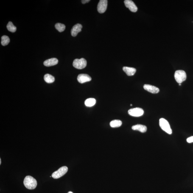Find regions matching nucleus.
Segmentation results:
<instances>
[{
	"mask_svg": "<svg viewBox=\"0 0 193 193\" xmlns=\"http://www.w3.org/2000/svg\"><path fill=\"white\" fill-rule=\"evenodd\" d=\"M7 28L8 30L10 32L14 33L16 32L17 29L16 26L14 25L11 22H9L7 25Z\"/></svg>",
	"mask_w": 193,
	"mask_h": 193,
	"instance_id": "a211bd4d",
	"label": "nucleus"
},
{
	"mask_svg": "<svg viewBox=\"0 0 193 193\" xmlns=\"http://www.w3.org/2000/svg\"><path fill=\"white\" fill-rule=\"evenodd\" d=\"M122 124V122L119 120H114L110 123V127L112 128H117L120 127Z\"/></svg>",
	"mask_w": 193,
	"mask_h": 193,
	"instance_id": "dca6fc26",
	"label": "nucleus"
},
{
	"mask_svg": "<svg viewBox=\"0 0 193 193\" xmlns=\"http://www.w3.org/2000/svg\"><path fill=\"white\" fill-rule=\"evenodd\" d=\"M159 124L160 127L163 131L169 135L172 134V129L167 120L161 118L159 120Z\"/></svg>",
	"mask_w": 193,
	"mask_h": 193,
	"instance_id": "f03ea898",
	"label": "nucleus"
},
{
	"mask_svg": "<svg viewBox=\"0 0 193 193\" xmlns=\"http://www.w3.org/2000/svg\"><path fill=\"white\" fill-rule=\"evenodd\" d=\"M124 4L126 7L128 8L131 11L133 12H136L137 11V7L131 0H125L124 1Z\"/></svg>",
	"mask_w": 193,
	"mask_h": 193,
	"instance_id": "6e6552de",
	"label": "nucleus"
},
{
	"mask_svg": "<svg viewBox=\"0 0 193 193\" xmlns=\"http://www.w3.org/2000/svg\"><path fill=\"white\" fill-rule=\"evenodd\" d=\"M91 79V77L87 74H80L77 77V80L81 83H83L85 82L90 81Z\"/></svg>",
	"mask_w": 193,
	"mask_h": 193,
	"instance_id": "1a4fd4ad",
	"label": "nucleus"
},
{
	"mask_svg": "<svg viewBox=\"0 0 193 193\" xmlns=\"http://www.w3.org/2000/svg\"><path fill=\"white\" fill-rule=\"evenodd\" d=\"M58 62V60L57 58H52L45 60L44 65L46 67H50L57 65Z\"/></svg>",
	"mask_w": 193,
	"mask_h": 193,
	"instance_id": "f8f14e48",
	"label": "nucleus"
},
{
	"mask_svg": "<svg viewBox=\"0 0 193 193\" xmlns=\"http://www.w3.org/2000/svg\"><path fill=\"white\" fill-rule=\"evenodd\" d=\"M23 183L26 187L29 190L35 189L37 185L36 180L30 176H26L24 178Z\"/></svg>",
	"mask_w": 193,
	"mask_h": 193,
	"instance_id": "f257e3e1",
	"label": "nucleus"
},
{
	"mask_svg": "<svg viewBox=\"0 0 193 193\" xmlns=\"http://www.w3.org/2000/svg\"><path fill=\"white\" fill-rule=\"evenodd\" d=\"M96 103V100L93 98L87 99L85 102V105L88 107L93 106L95 105Z\"/></svg>",
	"mask_w": 193,
	"mask_h": 193,
	"instance_id": "2eb2a0df",
	"label": "nucleus"
},
{
	"mask_svg": "<svg viewBox=\"0 0 193 193\" xmlns=\"http://www.w3.org/2000/svg\"><path fill=\"white\" fill-rule=\"evenodd\" d=\"M132 128L133 130L138 131L142 133H144L147 130V128L146 126L140 124L133 126Z\"/></svg>",
	"mask_w": 193,
	"mask_h": 193,
	"instance_id": "4468645a",
	"label": "nucleus"
},
{
	"mask_svg": "<svg viewBox=\"0 0 193 193\" xmlns=\"http://www.w3.org/2000/svg\"><path fill=\"white\" fill-rule=\"evenodd\" d=\"M90 1V0H82V2L83 4H85L86 3L89 2Z\"/></svg>",
	"mask_w": 193,
	"mask_h": 193,
	"instance_id": "4be33fe9",
	"label": "nucleus"
},
{
	"mask_svg": "<svg viewBox=\"0 0 193 193\" xmlns=\"http://www.w3.org/2000/svg\"><path fill=\"white\" fill-rule=\"evenodd\" d=\"M68 171V168L67 166H64L60 167L58 170L53 173L52 176L54 179H58L63 176Z\"/></svg>",
	"mask_w": 193,
	"mask_h": 193,
	"instance_id": "39448f33",
	"label": "nucleus"
},
{
	"mask_svg": "<svg viewBox=\"0 0 193 193\" xmlns=\"http://www.w3.org/2000/svg\"><path fill=\"white\" fill-rule=\"evenodd\" d=\"M128 113L130 116L138 117L144 115V111L140 108H135L129 110Z\"/></svg>",
	"mask_w": 193,
	"mask_h": 193,
	"instance_id": "423d86ee",
	"label": "nucleus"
},
{
	"mask_svg": "<svg viewBox=\"0 0 193 193\" xmlns=\"http://www.w3.org/2000/svg\"><path fill=\"white\" fill-rule=\"evenodd\" d=\"M44 78L45 81L47 83H53L55 80V79H54L53 76L48 74H45Z\"/></svg>",
	"mask_w": 193,
	"mask_h": 193,
	"instance_id": "f3484780",
	"label": "nucleus"
},
{
	"mask_svg": "<svg viewBox=\"0 0 193 193\" xmlns=\"http://www.w3.org/2000/svg\"><path fill=\"white\" fill-rule=\"evenodd\" d=\"M55 26L56 28L60 32H63L66 28V26L65 25L60 23H57Z\"/></svg>",
	"mask_w": 193,
	"mask_h": 193,
	"instance_id": "aec40b11",
	"label": "nucleus"
},
{
	"mask_svg": "<svg viewBox=\"0 0 193 193\" xmlns=\"http://www.w3.org/2000/svg\"><path fill=\"white\" fill-rule=\"evenodd\" d=\"M68 193H73L72 192H71V191H69V192H68Z\"/></svg>",
	"mask_w": 193,
	"mask_h": 193,
	"instance_id": "b1692460",
	"label": "nucleus"
},
{
	"mask_svg": "<svg viewBox=\"0 0 193 193\" xmlns=\"http://www.w3.org/2000/svg\"><path fill=\"white\" fill-rule=\"evenodd\" d=\"M144 88L146 91L149 92L153 93V94L158 93L160 91L159 89L158 88L150 85H147V84L144 85Z\"/></svg>",
	"mask_w": 193,
	"mask_h": 193,
	"instance_id": "9d476101",
	"label": "nucleus"
},
{
	"mask_svg": "<svg viewBox=\"0 0 193 193\" xmlns=\"http://www.w3.org/2000/svg\"><path fill=\"white\" fill-rule=\"evenodd\" d=\"M107 0H100L97 6L98 12L100 13H103L106 12L107 7Z\"/></svg>",
	"mask_w": 193,
	"mask_h": 193,
	"instance_id": "0eeeda50",
	"label": "nucleus"
},
{
	"mask_svg": "<svg viewBox=\"0 0 193 193\" xmlns=\"http://www.w3.org/2000/svg\"><path fill=\"white\" fill-rule=\"evenodd\" d=\"M179 85H181V84L180 83L179 84Z\"/></svg>",
	"mask_w": 193,
	"mask_h": 193,
	"instance_id": "393cba45",
	"label": "nucleus"
},
{
	"mask_svg": "<svg viewBox=\"0 0 193 193\" xmlns=\"http://www.w3.org/2000/svg\"><path fill=\"white\" fill-rule=\"evenodd\" d=\"M174 77L177 83H181L186 80V74L184 71L177 70L175 72Z\"/></svg>",
	"mask_w": 193,
	"mask_h": 193,
	"instance_id": "7ed1b4c3",
	"label": "nucleus"
},
{
	"mask_svg": "<svg viewBox=\"0 0 193 193\" xmlns=\"http://www.w3.org/2000/svg\"><path fill=\"white\" fill-rule=\"evenodd\" d=\"M123 70L128 76L134 75L136 71V69L135 68L128 67H124L123 68Z\"/></svg>",
	"mask_w": 193,
	"mask_h": 193,
	"instance_id": "ddd939ff",
	"label": "nucleus"
},
{
	"mask_svg": "<svg viewBox=\"0 0 193 193\" xmlns=\"http://www.w3.org/2000/svg\"><path fill=\"white\" fill-rule=\"evenodd\" d=\"M87 62L85 59H76L73 62V65L74 67L78 69H82L86 67Z\"/></svg>",
	"mask_w": 193,
	"mask_h": 193,
	"instance_id": "20e7f679",
	"label": "nucleus"
},
{
	"mask_svg": "<svg viewBox=\"0 0 193 193\" xmlns=\"http://www.w3.org/2000/svg\"><path fill=\"white\" fill-rule=\"evenodd\" d=\"M1 44L3 46H7L10 42V39L8 36L3 35L1 37Z\"/></svg>",
	"mask_w": 193,
	"mask_h": 193,
	"instance_id": "6ab92c4d",
	"label": "nucleus"
},
{
	"mask_svg": "<svg viewBox=\"0 0 193 193\" xmlns=\"http://www.w3.org/2000/svg\"><path fill=\"white\" fill-rule=\"evenodd\" d=\"M82 26L80 24H77L73 26L71 31L72 35L73 37H76L78 34L82 31Z\"/></svg>",
	"mask_w": 193,
	"mask_h": 193,
	"instance_id": "9b49d317",
	"label": "nucleus"
},
{
	"mask_svg": "<svg viewBox=\"0 0 193 193\" xmlns=\"http://www.w3.org/2000/svg\"><path fill=\"white\" fill-rule=\"evenodd\" d=\"M1 164V159H0V164Z\"/></svg>",
	"mask_w": 193,
	"mask_h": 193,
	"instance_id": "5701e85b",
	"label": "nucleus"
},
{
	"mask_svg": "<svg viewBox=\"0 0 193 193\" xmlns=\"http://www.w3.org/2000/svg\"><path fill=\"white\" fill-rule=\"evenodd\" d=\"M187 141L188 143H191L193 142V136H191L187 139Z\"/></svg>",
	"mask_w": 193,
	"mask_h": 193,
	"instance_id": "412c9836",
	"label": "nucleus"
},
{
	"mask_svg": "<svg viewBox=\"0 0 193 193\" xmlns=\"http://www.w3.org/2000/svg\"><path fill=\"white\" fill-rule=\"evenodd\" d=\"M130 106H132V104H131Z\"/></svg>",
	"mask_w": 193,
	"mask_h": 193,
	"instance_id": "a878e982",
	"label": "nucleus"
}]
</instances>
